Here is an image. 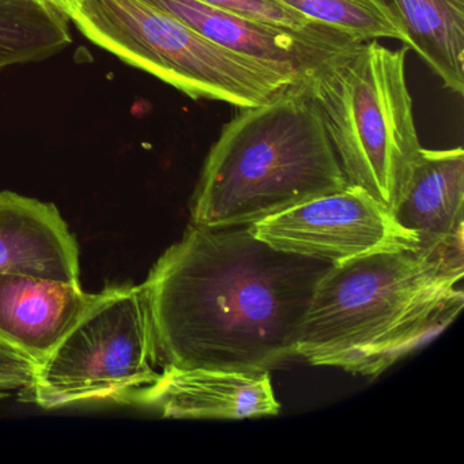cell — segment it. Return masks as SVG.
<instances>
[{"label":"cell","instance_id":"1","mask_svg":"<svg viewBox=\"0 0 464 464\" xmlns=\"http://www.w3.org/2000/svg\"><path fill=\"white\" fill-rule=\"evenodd\" d=\"M333 266L273 248L248 227L189 225L142 284L157 366L268 372L295 357Z\"/></svg>","mask_w":464,"mask_h":464},{"label":"cell","instance_id":"2","mask_svg":"<svg viewBox=\"0 0 464 464\" xmlns=\"http://www.w3.org/2000/svg\"><path fill=\"white\" fill-rule=\"evenodd\" d=\"M463 244L333 266L304 317L295 355L376 377L441 333L464 305Z\"/></svg>","mask_w":464,"mask_h":464},{"label":"cell","instance_id":"3","mask_svg":"<svg viewBox=\"0 0 464 464\" xmlns=\"http://www.w3.org/2000/svg\"><path fill=\"white\" fill-rule=\"evenodd\" d=\"M238 110L206 157L189 225L251 227L349 186L300 81L266 104Z\"/></svg>","mask_w":464,"mask_h":464},{"label":"cell","instance_id":"4","mask_svg":"<svg viewBox=\"0 0 464 464\" xmlns=\"http://www.w3.org/2000/svg\"><path fill=\"white\" fill-rule=\"evenodd\" d=\"M407 45L377 40L320 59L300 75L317 108L349 186L393 216L420 159L414 105L406 78Z\"/></svg>","mask_w":464,"mask_h":464},{"label":"cell","instance_id":"5","mask_svg":"<svg viewBox=\"0 0 464 464\" xmlns=\"http://www.w3.org/2000/svg\"><path fill=\"white\" fill-rule=\"evenodd\" d=\"M69 20L102 50L192 100L256 107L300 80L216 44L149 0H80Z\"/></svg>","mask_w":464,"mask_h":464},{"label":"cell","instance_id":"6","mask_svg":"<svg viewBox=\"0 0 464 464\" xmlns=\"http://www.w3.org/2000/svg\"><path fill=\"white\" fill-rule=\"evenodd\" d=\"M142 285H110L37 366L25 401L43 409L89 401L130 403L159 380Z\"/></svg>","mask_w":464,"mask_h":464},{"label":"cell","instance_id":"7","mask_svg":"<svg viewBox=\"0 0 464 464\" xmlns=\"http://www.w3.org/2000/svg\"><path fill=\"white\" fill-rule=\"evenodd\" d=\"M273 248L331 265L420 248V237L363 189L347 186L248 227Z\"/></svg>","mask_w":464,"mask_h":464},{"label":"cell","instance_id":"8","mask_svg":"<svg viewBox=\"0 0 464 464\" xmlns=\"http://www.w3.org/2000/svg\"><path fill=\"white\" fill-rule=\"evenodd\" d=\"M129 404L179 420H243L281 411L268 372L205 368L162 369L159 380L138 391Z\"/></svg>","mask_w":464,"mask_h":464},{"label":"cell","instance_id":"9","mask_svg":"<svg viewBox=\"0 0 464 464\" xmlns=\"http://www.w3.org/2000/svg\"><path fill=\"white\" fill-rule=\"evenodd\" d=\"M0 274L81 286L80 248L55 205L0 192Z\"/></svg>","mask_w":464,"mask_h":464},{"label":"cell","instance_id":"10","mask_svg":"<svg viewBox=\"0 0 464 464\" xmlns=\"http://www.w3.org/2000/svg\"><path fill=\"white\" fill-rule=\"evenodd\" d=\"M94 298L75 285L0 274V343L42 365Z\"/></svg>","mask_w":464,"mask_h":464},{"label":"cell","instance_id":"11","mask_svg":"<svg viewBox=\"0 0 464 464\" xmlns=\"http://www.w3.org/2000/svg\"><path fill=\"white\" fill-rule=\"evenodd\" d=\"M464 151L420 150L393 211L399 225L420 237L422 248L463 244Z\"/></svg>","mask_w":464,"mask_h":464},{"label":"cell","instance_id":"12","mask_svg":"<svg viewBox=\"0 0 464 464\" xmlns=\"http://www.w3.org/2000/svg\"><path fill=\"white\" fill-rule=\"evenodd\" d=\"M216 44L301 72L331 55L303 44L284 32L246 20L202 0H149Z\"/></svg>","mask_w":464,"mask_h":464},{"label":"cell","instance_id":"13","mask_svg":"<svg viewBox=\"0 0 464 464\" xmlns=\"http://www.w3.org/2000/svg\"><path fill=\"white\" fill-rule=\"evenodd\" d=\"M452 93H464V0H377Z\"/></svg>","mask_w":464,"mask_h":464},{"label":"cell","instance_id":"14","mask_svg":"<svg viewBox=\"0 0 464 464\" xmlns=\"http://www.w3.org/2000/svg\"><path fill=\"white\" fill-rule=\"evenodd\" d=\"M69 17L43 0H0V72L69 47Z\"/></svg>","mask_w":464,"mask_h":464},{"label":"cell","instance_id":"15","mask_svg":"<svg viewBox=\"0 0 464 464\" xmlns=\"http://www.w3.org/2000/svg\"><path fill=\"white\" fill-rule=\"evenodd\" d=\"M312 23L339 32L357 43L406 37L377 0H276Z\"/></svg>","mask_w":464,"mask_h":464},{"label":"cell","instance_id":"16","mask_svg":"<svg viewBox=\"0 0 464 464\" xmlns=\"http://www.w3.org/2000/svg\"><path fill=\"white\" fill-rule=\"evenodd\" d=\"M211 6L227 10L246 20L284 32L303 44L325 53H335L360 44L350 37L312 23L308 18L287 9L276 0H202Z\"/></svg>","mask_w":464,"mask_h":464},{"label":"cell","instance_id":"17","mask_svg":"<svg viewBox=\"0 0 464 464\" xmlns=\"http://www.w3.org/2000/svg\"><path fill=\"white\" fill-rule=\"evenodd\" d=\"M36 369L34 361L0 343V398H7L14 391L28 390Z\"/></svg>","mask_w":464,"mask_h":464},{"label":"cell","instance_id":"18","mask_svg":"<svg viewBox=\"0 0 464 464\" xmlns=\"http://www.w3.org/2000/svg\"><path fill=\"white\" fill-rule=\"evenodd\" d=\"M43 2L50 5L51 7L58 10V12L63 13L67 17H70V14L74 12L80 0H43Z\"/></svg>","mask_w":464,"mask_h":464}]
</instances>
